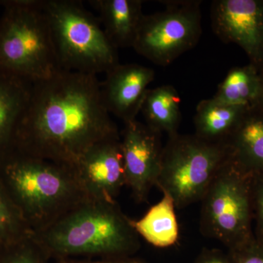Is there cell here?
I'll return each instance as SVG.
<instances>
[{
    "label": "cell",
    "instance_id": "17",
    "mask_svg": "<svg viewBox=\"0 0 263 263\" xmlns=\"http://www.w3.org/2000/svg\"><path fill=\"white\" fill-rule=\"evenodd\" d=\"M162 199L150 208L133 226L140 237L157 248H167L179 239V230L176 204L168 194L162 193Z\"/></svg>",
    "mask_w": 263,
    "mask_h": 263
},
{
    "label": "cell",
    "instance_id": "24",
    "mask_svg": "<svg viewBox=\"0 0 263 263\" xmlns=\"http://www.w3.org/2000/svg\"><path fill=\"white\" fill-rule=\"evenodd\" d=\"M53 263H148L138 257H126L115 258H68L54 259Z\"/></svg>",
    "mask_w": 263,
    "mask_h": 263
},
{
    "label": "cell",
    "instance_id": "8",
    "mask_svg": "<svg viewBox=\"0 0 263 263\" xmlns=\"http://www.w3.org/2000/svg\"><path fill=\"white\" fill-rule=\"evenodd\" d=\"M165 10L144 15L133 48L157 65H171L193 49L202 34L201 1H163Z\"/></svg>",
    "mask_w": 263,
    "mask_h": 263
},
{
    "label": "cell",
    "instance_id": "19",
    "mask_svg": "<svg viewBox=\"0 0 263 263\" xmlns=\"http://www.w3.org/2000/svg\"><path fill=\"white\" fill-rule=\"evenodd\" d=\"M262 88V75L251 64L230 69L213 97L219 103L253 108Z\"/></svg>",
    "mask_w": 263,
    "mask_h": 263
},
{
    "label": "cell",
    "instance_id": "12",
    "mask_svg": "<svg viewBox=\"0 0 263 263\" xmlns=\"http://www.w3.org/2000/svg\"><path fill=\"white\" fill-rule=\"evenodd\" d=\"M100 82L102 99L108 113L127 123L141 112L148 85L154 81L153 69L138 64H119Z\"/></svg>",
    "mask_w": 263,
    "mask_h": 263
},
{
    "label": "cell",
    "instance_id": "4",
    "mask_svg": "<svg viewBox=\"0 0 263 263\" xmlns=\"http://www.w3.org/2000/svg\"><path fill=\"white\" fill-rule=\"evenodd\" d=\"M0 73L30 84L61 70L42 0H3Z\"/></svg>",
    "mask_w": 263,
    "mask_h": 263
},
{
    "label": "cell",
    "instance_id": "3",
    "mask_svg": "<svg viewBox=\"0 0 263 263\" xmlns=\"http://www.w3.org/2000/svg\"><path fill=\"white\" fill-rule=\"evenodd\" d=\"M0 181L33 235L88 199L72 167L15 148L0 160Z\"/></svg>",
    "mask_w": 263,
    "mask_h": 263
},
{
    "label": "cell",
    "instance_id": "6",
    "mask_svg": "<svg viewBox=\"0 0 263 263\" xmlns=\"http://www.w3.org/2000/svg\"><path fill=\"white\" fill-rule=\"evenodd\" d=\"M229 160L226 143H213L194 135L168 137L156 186L181 209L201 201L216 175Z\"/></svg>",
    "mask_w": 263,
    "mask_h": 263
},
{
    "label": "cell",
    "instance_id": "18",
    "mask_svg": "<svg viewBox=\"0 0 263 263\" xmlns=\"http://www.w3.org/2000/svg\"><path fill=\"white\" fill-rule=\"evenodd\" d=\"M181 98L172 85H162L148 89L142 104L141 112L146 124L154 130L177 134L181 122Z\"/></svg>",
    "mask_w": 263,
    "mask_h": 263
},
{
    "label": "cell",
    "instance_id": "1",
    "mask_svg": "<svg viewBox=\"0 0 263 263\" xmlns=\"http://www.w3.org/2000/svg\"><path fill=\"white\" fill-rule=\"evenodd\" d=\"M119 134L97 76L61 70L32 84L14 148L72 167L90 147Z\"/></svg>",
    "mask_w": 263,
    "mask_h": 263
},
{
    "label": "cell",
    "instance_id": "21",
    "mask_svg": "<svg viewBox=\"0 0 263 263\" xmlns=\"http://www.w3.org/2000/svg\"><path fill=\"white\" fill-rule=\"evenodd\" d=\"M50 261L33 236L15 245L0 247V263H50Z\"/></svg>",
    "mask_w": 263,
    "mask_h": 263
},
{
    "label": "cell",
    "instance_id": "16",
    "mask_svg": "<svg viewBox=\"0 0 263 263\" xmlns=\"http://www.w3.org/2000/svg\"><path fill=\"white\" fill-rule=\"evenodd\" d=\"M249 108L219 103L214 98L202 100L196 107L195 136L213 143H226Z\"/></svg>",
    "mask_w": 263,
    "mask_h": 263
},
{
    "label": "cell",
    "instance_id": "10",
    "mask_svg": "<svg viewBox=\"0 0 263 263\" xmlns=\"http://www.w3.org/2000/svg\"><path fill=\"white\" fill-rule=\"evenodd\" d=\"M126 186L138 202L147 201L160 176L164 146L161 133L135 119L120 133Z\"/></svg>",
    "mask_w": 263,
    "mask_h": 263
},
{
    "label": "cell",
    "instance_id": "13",
    "mask_svg": "<svg viewBox=\"0 0 263 263\" xmlns=\"http://www.w3.org/2000/svg\"><path fill=\"white\" fill-rule=\"evenodd\" d=\"M226 145L230 161L242 172L263 176V111L249 109Z\"/></svg>",
    "mask_w": 263,
    "mask_h": 263
},
{
    "label": "cell",
    "instance_id": "26",
    "mask_svg": "<svg viewBox=\"0 0 263 263\" xmlns=\"http://www.w3.org/2000/svg\"><path fill=\"white\" fill-rule=\"evenodd\" d=\"M253 108L258 109V110L263 111V74L262 75V88H261L260 95H259L257 104Z\"/></svg>",
    "mask_w": 263,
    "mask_h": 263
},
{
    "label": "cell",
    "instance_id": "25",
    "mask_svg": "<svg viewBox=\"0 0 263 263\" xmlns=\"http://www.w3.org/2000/svg\"><path fill=\"white\" fill-rule=\"evenodd\" d=\"M194 263H235L230 254L218 249H203Z\"/></svg>",
    "mask_w": 263,
    "mask_h": 263
},
{
    "label": "cell",
    "instance_id": "7",
    "mask_svg": "<svg viewBox=\"0 0 263 263\" xmlns=\"http://www.w3.org/2000/svg\"><path fill=\"white\" fill-rule=\"evenodd\" d=\"M252 179L229 158L200 201V231L220 241L228 250L254 235Z\"/></svg>",
    "mask_w": 263,
    "mask_h": 263
},
{
    "label": "cell",
    "instance_id": "23",
    "mask_svg": "<svg viewBox=\"0 0 263 263\" xmlns=\"http://www.w3.org/2000/svg\"><path fill=\"white\" fill-rule=\"evenodd\" d=\"M252 200L253 219L257 230L255 235L263 239V176L252 179Z\"/></svg>",
    "mask_w": 263,
    "mask_h": 263
},
{
    "label": "cell",
    "instance_id": "2",
    "mask_svg": "<svg viewBox=\"0 0 263 263\" xmlns=\"http://www.w3.org/2000/svg\"><path fill=\"white\" fill-rule=\"evenodd\" d=\"M34 239L51 259L133 257L139 235L117 201L86 199Z\"/></svg>",
    "mask_w": 263,
    "mask_h": 263
},
{
    "label": "cell",
    "instance_id": "9",
    "mask_svg": "<svg viewBox=\"0 0 263 263\" xmlns=\"http://www.w3.org/2000/svg\"><path fill=\"white\" fill-rule=\"evenodd\" d=\"M210 18L214 34L242 48L262 75L263 0H214Z\"/></svg>",
    "mask_w": 263,
    "mask_h": 263
},
{
    "label": "cell",
    "instance_id": "11",
    "mask_svg": "<svg viewBox=\"0 0 263 263\" xmlns=\"http://www.w3.org/2000/svg\"><path fill=\"white\" fill-rule=\"evenodd\" d=\"M88 199L117 201L126 186L120 134L95 143L72 166Z\"/></svg>",
    "mask_w": 263,
    "mask_h": 263
},
{
    "label": "cell",
    "instance_id": "20",
    "mask_svg": "<svg viewBox=\"0 0 263 263\" xmlns=\"http://www.w3.org/2000/svg\"><path fill=\"white\" fill-rule=\"evenodd\" d=\"M32 236V230L0 181V247L15 245Z\"/></svg>",
    "mask_w": 263,
    "mask_h": 263
},
{
    "label": "cell",
    "instance_id": "14",
    "mask_svg": "<svg viewBox=\"0 0 263 263\" xmlns=\"http://www.w3.org/2000/svg\"><path fill=\"white\" fill-rule=\"evenodd\" d=\"M142 0H89L98 13L99 22L110 43L117 49L133 48L142 20Z\"/></svg>",
    "mask_w": 263,
    "mask_h": 263
},
{
    "label": "cell",
    "instance_id": "5",
    "mask_svg": "<svg viewBox=\"0 0 263 263\" xmlns=\"http://www.w3.org/2000/svg\"><path fill=\"white\" fill-rule=\"evenodd\" d=\"M62 70L97 76L119 65L118 49L78 0H42Z\"/></svg>",
    "mask_w": 263,
    "mask_h": 263
},
{
    "label": "cell",
    "instance_id": "22",
    "mask_svg": "<svg viewBox=\"0 0 263 263\" xmlns=\"http://www.w3.org/2000/svg\"><path fill=\"white\" fill-rule=\"evenodd\" d=\"M235 263H263V239L254 234L252 238L228 250Z\"/></svg>",
    "mask_w": 263,
    "mask_h": 263
},
{
    "label": "cell",
    "instance_id": "15",
    "mask_svg": "<svg viewBox=\"0 0 263 263\" xmlns=\"http://www.w3.org/2000/svg\"><path fill=\"white\" fill-rule=\"evenodd\" d=\"M31 87L27 81L0 73V160L14 148L15 133Z\"/></svg>",
    "mask_w": 263,
    "mask_h": 263
}]
</instances>
